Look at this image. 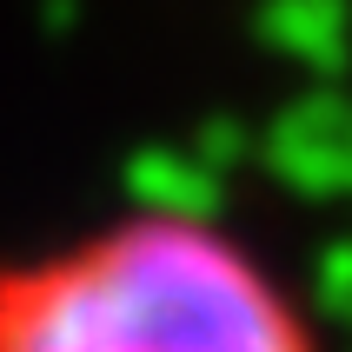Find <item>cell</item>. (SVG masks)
I'll return each mask as SVG.
<instances>
[{"label":"cell","mask_w":352,"mask_h":352,"mask_svg":"<svg viewBox=\"0 0 352 352\" xmlns=\"http://www.w3.org/2000/svg\"><path fill=\"white\" fill-rule=\"evenodd\" d=\"M0 352H319L286 286L193 213H133L0 266Z\"/></svg>","instance_id":"6da1fadb"}]
</instances>
